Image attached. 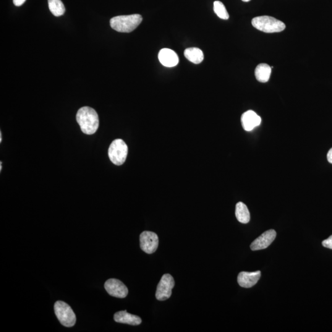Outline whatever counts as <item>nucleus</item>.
Wrapping results in <instances>:
<instances>
[{
  "mask_svg": "<svg viewBox=\"0 0 332 332\" xmlns=\"http://www.w3.org/2000/svg\"><path fill=\"white\" fill-rule=\"evenodd\" d=\"M272 68L266 64L257 65L255 70L256 79L261 83H266L270 80Z\"/></svg>",
  "mask_w": 332,
  "mask_h": 332,
  "instance_id": "14",
  "label": "nucleus"
},
{
  "mask_svg": "<svg viewBox=\"0 0 332 332\" xmlns=\"http://www.w3.org/2000/svg\"><path fill=\"white\" fill-rule=\"evenodd\" d=\"M328 160L329 163L332 164V148L329 151L328 153Z\"/></svg>",
  "mask_w": 332,
  "mask_h": 332,
  "instance_id": "21",
  "label": "nucleus"
},
{
  "mask_svg": "<svg viewBox=\"0 0 332 332\" xmlns=\"http://www.w3.org/2000/svg\"><path fill=\"white\" fill-rule=\"evenodd\" d=\"M276 237L275 230H268L260 235L254 241H253L250 245V249L253 251L265 249L270 246L271 243L275 239Z\"/></svg>",
  "mask_w": 332,
  "mask_h": 332,
  "instance_id": "9",
  "label": "nucleus"
},
{
  "mask_svg": "<svg viewBox=\"0 0 332 332\" xmlns=\"http://www.w3.org/2000/svg\"><path fill=\"white\" fill-rule=\"evenodd\" d=\"M2 169V162L0 163V171H1Z\"/></svg>",
  "mask_w": 332,
  "mask_h": 332,
  "instance_id": "23",
  "label": "nucleus"
},
{
  "mask_svg": "<svg viewBox=\"0 0 332 332\" xmlns=\"http://www.w3.org/2000/svg\"><path fill=\"white\" fill-rule=\"evenodd\" d=\"M158 59L161 64L166 67H176L179 62L176 52L167 48L161 49L159 51Z\"/></svg>",
  "mask_w": 332,
  "mask_h": 332,
  "instance_id": "11",
  "label": "nucleus"
},
{
  "mask_svg": "<svg viewBox=\"0 0 332 332\" xmlns=\"http://www.w3.org/2000/svg\"><path fill=\"white\" fill-rule=\"evenodd\" d=\"M261 277V272H240L237 276V282L240 287L244 288H250L254 286Z\"/></svg>",
  "mask_w": 332,
  "mask_h": 332,
  "instance_id": "10",
  "label": "nucleus"
},
{
  "mask_svg": "<svg viewBox=\"0 0 332 332\" xmlns=\"http://www.w3.org/2000/svg\"><path fill=\"white\" fill-rule=\"evenodd\" d=\"M214 10L218 16L221 19H229V14L224 5L221 1H216L214 2Z\"/></svg>",
  "mask_w": 332,
  "mask_h": 332,
  "instance_id": "18",
  "label": "nucleus"
},
{
  "mask_svg": "<svg viewBox=\"0 0 332 332\" xmlns=\"http://www.w3.org/2000/svg\"><path fill=\"white\" fill-rule=\"evenodd\" d=\"M175 286V281L171 274H164L158 286H157L156 298L159 301L169 299L172 295V290Z\"/></svg>",
  "mask_w": 332,
  "mask_h": 332,
  "instance_id": "6",
  "label": "nucleus"
},
{
  "mask_svg": "<svg viewBox=\"0 0 332 332\" xmlns=\"http://www.w3.org/2000/svg\"><path fill=\"white\" fill-rule=\"evenodd\" d=\"M140 248L143 252L148 254L155 252L159 245L158 235L155 232L145 231L140 236Z\"/></svg>",
  "mask_w": 332,
  "mask_h": 332,
  "instance_id": "7",
  "label": "nucleus"
},
{
  "mask_svg": "<svg viewBox=\"0 0 332 332\" xmlns=\"http://www.w3.org/2000/svg\"><path fill=\"white\" fill-rule=\"evenodd\" d=\"M142 21V17L140 14L119 15L111 19V26L118 32L130 33L137 28Z\"/></svg>",
  "mask_w": 332,
  "mask_h": 332,
  "instance_id": "2",
  "label": "nucleus"
},
{
  "mask_svg": "<svg viewBox=\"0 0 332 332\" xmlns=\"http://www.w3.org/2000/svg\"><path fill=\"white\" fill-rule=\"evenodd\" d=\"M105 289L112 297L124 299L128 294V289L121 281L116 279H110L104 285Z\"/></svg>",
  "mask_w": 332,
  "mask_h": 332,
  "instance_id": "8",
  "label": "nucleus"
},
{
  "mask_svg": "<svg viewBox=\"0 0 332 332\" xmlns=\"http://www.w3.org/2000/svg\"><path fill=\"white\" fill-rule=\"evenodd\" d=\"M235 214L240 223L244 224L249 223L250 219V213L245 204L242 202L237 203Z\"/></svg>",
  "mask_w": 332,
  "mask_h": 332,
  "instance_id": "16",
  "label": "nucleus"
},
{
  "mask_svg": "<svg viewBox=\"0 0 332 332\" xmlns=\"http://www.w3.org/2000/svg\"><path fill=\"white\" fill-rule=\"evenodd\" d=\"M54 312L62 325L67 328L74 326L77 318L72 308L67 303L62 301L55 303Z\"/></svg>",
  "mask_w": 332,
  "mask_h": 332,
  "instance_id": "4",
  "label": "nucleus"
},
{
  "mask_svg": "<svg viewBox=\"0 0 332 332\" xmlns=\"http://www.w3.org/2000/svg\"><path fill=\"white\" fill-rule=\"evenodd\" d=\"M252 24L258 30L267 33L281 32L286 28V25L282 21L268 15L253 18Z\"/></svg>",
  "mask_w": 332,
  "mask_h": 332,
  "instance_id": "3",
  "label": "nucleus"
},
{
  "mask_svg": "<svg viewBox=\"0 0 332 332\" xmlns=\"http://www.w3.org/2000/svg\"><path fill=\"white\" fill-rule=\"evenodd\" d=\"M322 244L324 247L332 250V235L328 239L323 240Z\"/></svg>",
  "mask_w": 332,
  "mask_h": 332,
  "instance_id": "19",
  "label": "nucleus"
},
{
  "mask_svg": "<svg viewBox=\"0 0 332 332\" xmlns=\"http://www.w3.org/2000/svg\"><path fill=\"white\" fill-rule=\"evenodd\" d=\"M242 1L244 2H249L250 0H242Z\"/></svg>",
  "mask_w": 332,
  "mask_h": 332,
  "instance_id": "24",
  "label": "nucleus"
},
{
  "mask_svg": "<svg viewBox=\"0 0 332 332\" xmlns=\"http://www.w3.org/2000/svg\"><path fill=\"white\" fill-rule=\"evenodd\" d=\"M261 122L260 116L252 111L245 112L241 116L242 127L246 131H251L255 127L260 125Z\"/></svg>",
  "mask_w": 332,
  "mask_h": 332,
  "instance_id": "12",
  "label": "nucleus"
},
{
  "mask_svg": "<svg viewBox=\"0 0 332 332\" xmlns=\"http://www.w3.org/2000/svg\"><path fill=\"white\" fill-rule=\"evenodd\" d=\"M184 56L193 64H199L204 60V54L200 49L197 48H190L185 49Z\"/></svg>",
  "mask_w": 332,
  "mask_h": 332,
  "instance_id": "15",
  "label": "nucleus"
},
{
  "mask_svg": "<svg viewBox=\"0 0 332 332\" xmlns=\"http://www.w3.org/2000/svg\"><path fill=\"white\" fill-rule=\"evenodd\" d=\"M25 1L26 0H13V2H14L15 6H20L21 5L24 3Z\"/></svg>",
  "mask_w": 332,
  "mask_h": 332,
  "instance_id": "20",
  "label": "nucleus"
},
{
  "mask_svg": "<svg viewBox=\"0 0 332 332\" xmlns=\"http://www.w3.org/2000/svg\"><path fill=\"white\" fill-rule=\"evenodd\" d=\"M48 6L54 16H61L65 12V6L61 0H48Z\"/></svg>",
  "mask_w": 332,
  "mask_h": 332,
  "instance_id": "17",
  "label": "nucleus"
},
{
  "mask_svg": "<svg viewBox=\"0 0 332 332\" xmlns=\"http://www.w3.org/2000/svg\"><path fill=\"white\" fill-rule=\"evenodd\" d=\"M128 153V147L122 139H116L112 142L109 149V156L115 165L121 166L124 163Z\"/></svg>",
  "mask_w": 332,
  "mask_h": 332,
  "instance_id": "5",
  "label": "nucleus"
},
{
  "mask_svg": "<svg viewBox=\"0 0 332 332\" xmlns=\"http://www.w3.org/2000/svg\"><path fill=\"white\" fill-rule=\"evenodd\" d=\"M77 121L81 130L87 135L96 133L99 126L98 114L95 110L90 107H84L78 111Z\"/></svg>",
  "mask_w": 332,
  "mask_h": 332,
  "instance_id": "1",
  "label": "nucleus"
},
{
  "mask_svg": "<svg viewBox=\"0 0 332 332\" xmlns=\"http://www.w3.org/2000/svg\"><path fill=\"white\" fill-rule=\"evenodd\" d=\"M2 142V135H1V132H0V142Z\"/></svg>",
  "mask_w": 332,
  "mask_h": 332,
  "instance_id": "22",
  "label": "nucleus"
},
{
  "mask_svg": "<svg viewBox=\"0 0 332 332\" xmlns=\"http://www.w3.org/2000/svg\"><path fill=\"white\" fill-rule=\"evenodd\" d=\"M115 322L129 324L131 326H138L142 323V320L138 316L128 313L126 311H121L114 314Z\"/></svg>",
  "mask_w": 332,
  "mask_h": 332,
  "instance_id": "13",
  "label": "nucleus"
}]
</instances>
